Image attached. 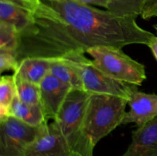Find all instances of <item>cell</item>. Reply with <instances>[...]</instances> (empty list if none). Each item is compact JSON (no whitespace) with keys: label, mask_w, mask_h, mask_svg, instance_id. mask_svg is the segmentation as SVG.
I'll list each match as a JSON object with an SVG mask.
<instances>
[{"label":"cell","mask_w":157,"mask_h":156,"mask_svg":"<svg viewBox=\"0 0 157 156\" xmlns=\"http://www.w3.org/2000/svg\"><path fill=\"white\" fill-rule=\"evenodd\" d=\"M31 24L19 33L18 62L26 58L61 59L97 46L146 44L154 36L136 18L117 15L77 0H33Z\"/></svg>","instance_id":"1"},{"label":"cell","mask_w":157,"mask_h":156,"mask_svg":"<svg viewBox=\"0 0 157 156\" xmlns=\"http://www.w3.org/2000/svg\"><path fill=\"white\" fill-rule=\"evenodd\" d=\"M128 99L121 96L90 93L83 123L82 134L89 150L122 125Z\"/></svg>","instance_id":"2"},{"label":"cell","mask_w":157,"mask_h":156,"mask_svg":"<svg viewBox=\"0 0 157 156\" xmlns=\"http://www.w3.org/2000/svg\"><path fill=\"white\" fill-rule=\"evenodd\" d=\"M90 93L85 90H71L58 114L53 120L67 140L73 152L93 156L83 137L82 128Z\"/></svg>","instance_id":"3"},{"label":"cell","mask_w":157,"mask_h":156,"mask_svg":"<svg viewBox=\"0 0 157 156\" xmlns=\"http://www.w3.org/2000/svg\"><path fill=\"white\" fill-rule=\"evenodd\" d=\"M97 67L117 80L141 86L147 80L144 64L130 58L122 48L112 46H97L86 52Z\"/></svg>","instance_id":"4"},{"label":"cell","mask_w":157,"mask_h":156,"mask_svg":"<svg viewBox=\"0 0 157 156\" xmlns=\"http://www.w3.org/2000/svg\"><path fill=\"white\" fill-rule=\"evenodd\" d=\"M61 59L77 70L84 90L89 93L121 96L129 100L131 95L138 90L137 86L117 80L104 73L95 66L92 60L86 58L84 53L71 54Z\"/></svg>","instance_id":"5"},{"label":"cell","mask_w":157,"mask_h":156,"mask_svg":"<svg viewBox=\"0 0 157 156\" xmlns=\"http://www.w3.org/2000/svg\"><path fill=\"white\" fill-rule=\"evenodd\" d=\"M44 123L33 126L12 116L0 119V156L25 155Z\"/></svg>","instance_id":"6"},{"label":"cell","mask_w":157,"mask_h":156,"mask_svg":"<svg viewBox=\"0 0 157 156\" xmlns=\"http://www.w3.org/2000/svg\"><path fill=\"white\" fill-rule=\"evenodd\" d=\"M72 152L57 124L47 121L25 156H70Z\"/></svg>","instance_id":"7"},{"label":"cell","mask_w":157,"mask_h":156,"mask_svg":"<svg viewBox=\"0 0 157 156\" xmlns=\"http://www.w3.org/2000/svg\"><path fill=\"white\" fill-rule=\"evenodd\" d=\"M39 87L40 104L45 119L55 120L72 89L50 73L42 80Z\"/></svg>","instance_id":"8"},{"label":"cell","mask_w":157,"mask_h":156,"mask_svg":"<svg viewBox=\"0 0 157 156\" xmlns=\"http://www.w3.org/2000/svg\"><path fill=\"white\" fill-rule=\"evenodd\" d=\"M130 110L127 112L122 125L134 123L137 127L157 117V94L136 90L128 100Z\"/></svg>","instance_id":"9"},{"label":"cell","mask_w":157,"mask_h":156,"mask_svg":"<svg viewBox=\"0 0 157 156\" xmlns=\"http://www.w3.org/2000/svg\"><path fill=\"white\" fill-rule=\"evenodd\" d=\"M121 156H157V117L133 131L131 143Z\"/></svg>","instance_id":"10"},{"label":"cell","mask_w":157,"mask_h":156,"mask_svg":"<svg viewBox=\"0 0 157 156\" xmlns=\"http://www.w3.org/2000/svg\"><path fill=\"white\" fill-rule=\"evenodd\" d=\"M52 60L38 58H26L19 62L14 73L15 77L39 85L50 73Z\"/></svg>","instance_id":"11"},{"label":"cell","mask_w":157,"mask_h":156,"mask_svg":"<svg viewBox=\"0 0 157 156\" xmlns=\"http://www.w3.org/2000/svg\"><path fill=\"white\" fill-rule=\"evenodd\" d=\"M32 13L12 2L0 0V21L11 24L21 32L31 24Z\"/></svg>","instance_id":"12"},{"label":"cell","mask_w":157,"mask_h":156,"mask_svg":"<svg viewBox=\"0 0 157 156\" xmlns=\"http://www.w3.org/2000/svg\"><path fill=\"white\" fill-rule=\"evenodd\" d=\"M9 116H14L19 120L33 126H39L48 121L44 117L41 104H26L21 102L17 95L9 108Z\"/></svg>","instance_id":"13"},{"label":"cell","mask_w":157,"mask_h":156,"mask_svg":"<svg viewBox=\"0 0 157 156\" xmlns=\"http://www.w3.org/2000/svg\"><path fill=\"white\" fill-rule=\"evenodd\" d=\"M50 73L72 90H84L82 81L77 70L61 59L52 60Z\"/></svg>","instance_id":"14"},{"label":"cell","mask_w":157,"mask_h":156,"mask_svg":"<svg viewBox=\"0 0 157 156\" xmlns=\"http://www.w3.org/2000/svg\"><path fill=\"white\" fill-rule=\"evenodd\" d=\"M147 0H109L107 9L119 16L136 18L141 15Z\"/></svg>","instance_id":"15"},{"label":"cell","mask_w":157,"mask_h":156,"mask_svg":"<svg viewBox=\"0 0 157 156\" xmlns=\"http://www.w3.org/2000/svg\"><path fill=\"white\" fill-rule=\"evenodd\" d=\"M16 95L14 75L2 76L0 79V119L9 116V108Z\"/></svg>","instance_id":"16"},{"label":"cell","mask_w":157,"mask_h":156,"mask_svg":"<svg viewBox=\"0 0 157 156\" xmlns=\"http://www.w3.org/2000/svg\"><path fill=\"white\" fill-rule=\"evenodd\" d=\"M15 80L18 99L29 105H40L39 85L16 77Z\"/></svg>","instance_id":"17"},{"label":"cell","mask_w":157,"mask_h":156,"mask_svg":"<svg viewBox=\"0 0 157 156\" xmlns=\"http://www.w3.org/2000/svg\"><path fill=\"white\" fill-rule=\"evenodd\" d=\"M19 45V32L14 26L0 21V49L15 52Z\"/></svg>","instance_id":"18"},{"label":"cell","mask_w":157,"mask_h":156,"mask_svg":"<svg viewBox=\"0 0 157 156\" xmlns=\"http://www.w3.org/2000/svg\"><path fill=\"white\" fill-rule=\"evenodd\" d=\"M19 66L15 52L0 49V73L6 70L15 72Z\"/></svg>","instance_id":"19"},{"label":"cell","mask_w":157,"mask_h":156,"mask_svg":"<svg viewBox=\"0 0 157 156\" xmlns=\"http://www.w3.org/2000/svg\"><path fill=\"white\" fill-rule=\"evenodd\" d=\"M145 20H149L152 18H154V17L157 16V2L152 6L151 8H150L147 10L144 11L142 12L140 15Z\"/></svg>","instance_id":"20"},{"label":"cell","mask_w":157,"mask_h":156,"mask_svg":"<svg viewBox=\"0 0 157 156\" xmlns=\"http://www.w3.org/2000/svg\"><path fill=\"white\" fill-rule=\"evenodd\" d=\"M78 2L86 3V4L90 5V6H101L107 9L109 4V0H77Z\"/></svg>","instance_id":"21"},{"label":"cell","mask_w":157,"mask_h":156,"mask_svg":"<svg viewBox=\"0 0 157 156\" xmlns=\"http://www.w3.org/2000/svg\"><path fill=\"white\" fill-rule=\"evenodd\" d=\"M147 46H148L149 48L150 49L153 57H154L155 59H156V61H157V36L154 35V36L150 39V41H149Z\"/></svg>","instance_id":"22"},{"label":"cell","mask_w":157,"mask_h":156,"mask_svg":"<svg viewBox=\"0 0 157 156\" xmlns=\"http://www.w3.org/2000/svg\"><path fill=\"white\" fill-rule=\"evenodd\" d=\"M156 2H157V0H147V3H146L145 6H144V10H143V12H144V11L147 10V9H149L150 8H151L152 6H153V5Z\"/></svg>","instance_id":"23"},{"label":"cell","mask_w":157,"mask_h":156,"mask_svg":"<svg viewBox=\"0 0 157 156\" xmlns=\"http://www.w3.org/2000/svg\"><path fill=\"white\" fill-rule=\"evenodd\" d=\"M70 156H83L81 155V154H79V153H77V152H72Z\"/></svg>","instance_id":"24"},{"label":"cell","mask_w":157,"mask_h":156,"mask_svg":"<svg viewBox=\"0 0 157 156\" xmlns=\"http://www.w3.org/2000/svg\"><path fill=\"white\" fill-rule=\"evenodd\" d=\"M153 28H154L155 30H156V32L157 33V24H154V25H153Z\"/></svg>","instance_id":"25"}]
</instances>
